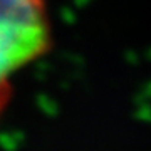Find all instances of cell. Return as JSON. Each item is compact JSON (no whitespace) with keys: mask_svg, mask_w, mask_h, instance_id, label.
Segmentation results:
<instances>
[{"mask_svg":"<svg viewBox=\"0 0 151 151\" xmlns=\"http://www.w3.org/2000/svg\"><path fill=\"white\" fill-rule=\"evenodd\" d=\"M50 47L45 0H0V114L12 97L10 76Z\"/></svg>","mask_w":151,"mask_h":151,"instance_id":"obj_1","label":"cell"}]
</instances>
